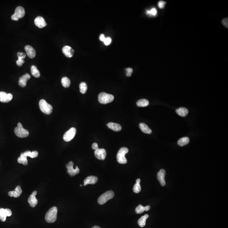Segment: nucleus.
Returning a JSON list of instances; mask_svg holds the SVG:
<instances>
[{
	"label": "nucleus",
	"mask_w": 228,
	"mask_h": 228,
	"mask_svg": "<svg viewBox=\"0 0 228 228\" xmlns=\"http://www.w3.org/2000/svg\"><path fill=\"white\" fill-rule=\"evenodd\" d=\"M166 176V171L165 170L162 169L158 173L157 179L160 182V185L162 186H164L166 185V182L165 180V177Z\"/></svg>",
	"instance_id": "2eb2a0df"
},
{
	"label": "nucleus",
	"mask_w": 228,
	"mask_h": 228,
	"mask_svg": "<svg viewBox=\"0 0 228 228\" xmlns=\"http://www.w3.org/2000/svg\"><path fill=\"white\" fill-rule=\"evenodd\" d=\"M141 190V187L140 184V183H136L133 186V192L135 193H139L140 192Z\"/></svg>",
	"instance_id": "72a5a7b5"
},
{
	"label": "nucleus",
	"mask_w": 228,
	"mask_h": 228,
	"mask_svg": "<svg viewBox=\"0 0 228 228\" xmlns=\"http://www.w3.org/2000/svg\"><path fill=\"white\" fill-rule=\"evenodd\" d=\"M22 193V189L20 186H17L15 190L9 192L8 195L9 196L17 198L21 195Z\"/></svg>",
	"instance_id": "a211bd4d"
},
{
	"label": "nucleus",
	"mask_w": 228,
	"mask_h": 228,
	"mask_svg": "<svg viewBox=\"0 0 228 228\" xmlns=\"http://www.w3.org/2000/svg\"><path fill=\"white\" fill-rule=\"evenodd\" d=\"M62 51H63V53L64 54L65 56L68 58H72L74 56V50L69 46H64L63 48Z\"/></svg>",
	"instance_id": "6ab92c4d"
},
{
	"label": "nucleus",
	"mask_w": 228,
	"mask_h": 228,
	"mask_svg": "<svg viewBox=\"0 0 228 228\" xmlns=\"http://www.w3.org/2000/svg\"><path fill=\"white\" fill-rule=\"evenodd\" d=\"M17 161L19 164H23L25 166L27 165L28 164L27 156L25 155L24 153H21L20 157L18 158Z\"/></svg>",
	"instance_id": "a878e982"
},
{
	"label": "nucleus",
	"mask_w": 228,
	"mask_h": 228,
	"mask_svg": "<svg viewBox=\"0 0 228 228\" xmlns=\"http://www.w3.org/2000/svg\"><path fill=\"white\" fill-rule=\"evenodd\" d=\"M97 181L98 178L96 176H89L84 180V186H86L89 184H95L97 182Z\"/></svg>",
	"instance_id": "aec40b11"
},
{
	"label": "nucleus",
	"mask_w": 228,
	"mask_h": 228,
	"mask_svg": "<svg viewBox=\"0 0 228 228\" xmlns=\"http://www.w3.org/2000/svg\"><path fill=\"white\" fill-rule=\"evenodd\" d=\"M74 163L72 162H70L68 164L66 165V167L67 169L68 173L70 176L73 177L80 172V169L78 166H76L75 169L73 168Z\"/></svg>",
	"instance_id": "6e6552de"
},
{
	"label": "nucleus",
	"mask_w": 228,
	"mask_h": 228,
	"mask_svg": "<svg viewBox=\"0 0 228 228\" xmlns=\"http://www.w3.org/2000/svg\"><path fill=\"white\" fill-rule=\"evenodd\" d=\"M106 38L105 37V35L102 34L100 36L99 40H100L104 42V41L105 40Z\"/></svg>",
	"instance_id": "a19ab883"
},
{
	"label": "nucleus",
	"mask_w": 228,
	"mask_h": 228,
	"mask_svg": "<svg viewBox=\"0 0 228 228\" xmlns=\"http://www.w3.org/2000/svg\"><path fill=\"white\" fill-rule=\"evenodd\" d=\"M107 125L108 128L113 130L114 131H120L122 129L121 126L118 123L110 122L107 124Z\"/></svg>",
	"instance_id": "412c9836"
},
{
	"label": "nucleus",
	"mask_w": 228,
	"mask_h": 228,
	"mask_svg": "<svg viewBox=\"0 0 228 228\" xmlns=\"http://www.w3.org/2000/svg\"><path fill=\"white\" fill-rule=\"evenodd\" d=\"M34 23L36 26L40 28L45 27L47 25L43 17L41 16H38L34 20Z\"/></svg>",
	"instance_id": "dca6fc26"
},
{
	"label": "nucleus",
	"mask_w": 228,
	"mask_h": 228,
	"mask_svg": "<svg viewBox=\"0 0 228 228\" xmlns=\"http://www.w3.org/2000/svg\"><path fill=\"white\" fill-rule=\"evenodd\" d=\"M80 186H81V187H82V185H80Z\"/></svg>",
	"instance_id": "c03bdc74"
},
{
	"label": "nucleus",
	"mask_w": 228,
	"mask_h": 228,
	"mask_svg": "<svg viewBox=\"0 0 228 228\" xmlns=\"http://www.w3.org/2000/svg\"><path fill=\"white\" fill-rule=\"evenodd\" d=\"M92 148L93 149L95 150L99 149L98 144L97 143H93L92 146Z\"/></svg>",
	"instance_id": "ea45409f"
},
{
	"label": "nucleus",
	"mask_w": 228,
	"mask_h": 228,
	"mask_svg": "<svg viewBox=\"0 0 228 228\" xmlns=\"http://www.w3.org/2000/svg\"><path fill=\"white\" fill-rule=\"evenodd\" d=\"M139 127L141 130L142 131L143 133L146 134H151L152 133V131L150 129V128L144 123H141L139 125Z\"/></svg>",
	"instance_id": "5701e85b"
},
{
	"label": "nucleus",
	"mask_w": 228,
	"mask_h": 228,
	"mask_svg": "<svg viewBox=\"0 0 228 228\" xmlns=\"http://www.w3.org/2000/svg\"><path fill=\"white\" fill-rule=\"evenodd\" d=\"M157 11L156 9L155 8H153L151 9L150 11H147V14L148 15H150L156 16V15Z\"/></svg>",
	"instance_id": "f704fd0d"
},
{
	"label": "nucleus",
	"mask_w": 228,
	"mask_h": 228,
	"mask_svg": "<svg viewBox=\"0 0 228 228\" xmlns=\"http://www.w3.org/2000/svg\"><path fill=\"white\" fill-rule=\"evenodd\" d=\"M149 102L146 99L139 100L137 102V105L139 107H146L148 105Z\"/></svg>",
	"instance_id": "c756f323"
},
{
	"label": "nucleus",
	"mask_w": 228,
	"mask_h": 228,
	"mask_svg": "<svg viewBox=\"0 0 228 228\" xmlns=\"http://www.w3.org/2000/svg\"><path fill=\"white\" fill-rule=\"evenodd\" d=\"M61 83L63 87L65 88H68L71 84V81L68 77H64L61 80Z\"/></svg>",
	"instance_id": "7c9ffc66"
},
{
	"label": "nucleus",
	"mask_w": 228,
	"mask_h": 228,
	"mask_svg": "<svg viewBox=\"0 0 228 228\" xmlns=\"http://www.w3.org/2000/svg\"><path fill=\"white\" fill-rule=\"evenodd\" d=\"M31 72L33 76L36 78H39L40 76V71L35 66H32L31 67Z\"/></svg>",
	"instance_id": "c85d7f7f"
},
{
	"label": "nucleus",
	"mask_w": 228,
	"mask_h": 228,
	"mask_svg": "<svg viewBox=\"0 0 228 228\" xmlns=\"http://www.w3.org/2000/svg\"><path fill=\"white\" fill-rule=\"evenodd\" d=\"M176 112L180 116L185 117L188 113V110L186 108L180 107L176 109Z\"/></svg>",
	"instance_id": "393cba45"
},
{
	"label": "nucleus",
	"mask_w": 228,
	"mask_h": 228,
	"mask_svg": "<svg viewBox=\"0 0 228 228\" xmlns=\"http://www.w3.org/2000/svg\"><path fill=\"white\" fill-rule=\"evenodd\" d=\"M24 154L27 156H29L31 158H35L37 157L38 156V152L37 151H34L31 152L30 151H26L24 152Z\"/></svg>",
	"instance_id": "2f4dec72"
},
{
	"label": "nucleus",
	"mask_w": 228,
	"mask_h": 228,
	"mask_svg": "<svg viewBox=\"0 0 228 228\" xmlns=\"http://www.w3.org/2000/svg\"><path fill=\"white\" fill-rule=\"evenodd\" d=\"M92 228H101L100 227H98V226H94V227H93Z\"/></svg>",
	"instance_id": "37998d69"
},
{
	"label": "nucleus",
	"mask_w": 228,
	"mask_h": 228,
	"mask_svg": "<svg viewBox=\"0 0 228 228\" xmlns=\"http://www.w3.org/2000/svg\"><path fill=\"white\" fill-rule=\"evenodd\" d=\"M140 179H137V180H136V183H140Z\"/></svg>",
	"instance_id": "79ce46f5"
},
{
	"label": "nucleus",
	"mask_w": 228,
	"mask_h": 228,
	"mask_svg": "<svg viewBox=\"0 0 228 228\" xmlns=\"http://www.w3.org/2000/svg\"><path fill=\"white\" fill-rule=\"evenodd\" d=\"M129 152V149L125 147L121 148L117 155V162L121 164H125L127 162V159L125 158V155Z\"/></svg>",
	"instance_id": "7ed1b4c3"
},
{
	"label": "nucleus",
	"mask_w": 228,
	"mask_h": 228,
	"mask_svg": "<svg viewBox=\"0 0 228 228\" xmlns=\"http://www.w3.org/2000/svg\"><path fill=\"white\" fill-rule=\"evenodd\" d=\"M76 130L75 128H71L69 130L66 132L64 136V139L65 141H69L74 137L76 134Z\"/></svg>",
	"instance_id": "1a4fd4ad"
},
{
	"label": "nucleus",
	"mask_w": 228,
	"mask_h": 228,
	"mask_svg": "<svg viewBox=\"0 0 228 228\" xmlns=\"http://www.w3.org/2000/svg\"><path fill=\"white\" fill-rule=\"evenodd\" d=\"M12 215V212L10 209H0V220L1 221L5 222L6 221L7 217H10Z\"/></svg>",
	"instance_id": "9d476101"
},
{
	"label": "nucleus",
	"mask_w": 228,
	"mask_h": 228,
	"mask_svg": "<svg viewBox=\"0 0 228 228\" xmlns=\"http://www.w3.org/2000/svg\"><path fill=\"white\" fill-rule=\"evenodd\" d=\"M126 75L127 76H131L132 74L133 73V69L132 68H127V69H126Z\"/></svg>",
	"instance_id": "c9c22d12"
},
{
	"label": "nucleus",
	"mask_w": 228,
	"mask_h": 228,
	"mask_svg": "<svg viewBox=\"0 0 228 228\" xmlns=\"http://www.w3.org/2000/svg\"><path fill=\"white\" fill-rule=\"evenodd\" d=\"M95 156L99 160H104L105 159L107 153L105 149H99L95 150L94 152Z\"/></svg>",
	"instance_id": "f8f14e48"
},
{
	"label": "nucleus",
	"mask_w": 228,
	"mask_h": 228,
	"mask_svg": "<svg viewBox=\"0 0 228 228\" xmlns=\"http://www.w3.org/2000/svg\"><path fill=\"white\" fill-rule=\"evenodd\" d=\"M80 92L82 94H84L87 92L88 86L86 83L82 82L80 84Z\"/></svg>",
	"instance_id": "473e14b6"
},
{
	"label": "nucleus",
	"mask_w": 228,
	"mask_h": 228,
	"mask_svg": "<svg viewBox=\"0 0 228 228\" xmlns=\"http://www.w3.org/2000/svg\"><path fill=\"white\" fill-rule=\"evenodd\" d=\"M114 99V97L113 95L105 92L99 93L98 96V100L99 103L104 105L111 103L113 101Z\"/></svg>",
	"instance_id": "f03ea898"
},
{
	"label": "nucleus",
	"mask_w": 228,
	"mask_h": 228,
	"mask_svg": "<svg viewBox=\"0 0 228 228\" xmlns=\"http://www.w3.org/2000/svg\"><path fill=\"white\" fill-rule=\"evenodd\" d=\"M111 42H112V39L110 37H107V38H106L105 40L104 41V42L105 45L108 46V45L110 44Z\"/></svg>",
	"instance_id": "e433bc0d"
},
{
	"label": "nucleus",
	"mask_w": 228,
	"mask_h": 228,
	"mask_svg": "<svg viewBox=\"0 0 228 228\" xmlns=\"http://www.w3.org/2000/svg\"><path fill=\"white\" fill-rule=\"evenodd\" d=\"M25 11L23 7H18L15 10V14L11 16V18L12 20L18 21L19 19L22 18L24 16Z\"/></svg>",
	"instance_id": "0eeeda50"
},
{
	"label": "nucleus",
	"mask_w": 228,
	"mask_h": 228,
	"mask_svg": "<svg viewBox=\"0 0 228 228\" xmlns=\"http://www.w3.org/2000/svg\"><path fill=\"white\" fill-rule=\"evenodd\" d=\"M14 131L16 136L20 138L26 137L29 134V131L24 129L22 124L20 123L17 124V126L15 128Z\"/></svg>",
	"instance_id": "39448f33"
},
{
	"label": "nucleus",
	"mask_w": 228,
	"mask_h": 228,
	"mask_svg": "<svg viewBox=\"0 0 228 228\" xmlns=\"http://www.w3.org/2000/svg\"><path fill=\"white\" fill-rule=\"evenodd\" d=\"M13 96L11 93H7L4 92H0V101L3 103H8L12 100Z\"/></svg>",
	"instance_id": "9b49d317"
},
{
	"label": "nucleus",
	"mask_w": 228,
	"mask_h": 228,
	"mask_svg": "<svg viewBox=\"0 0 228 228\" xmlns=\"http://www.w3.org/2000/svg\"><path fill=\"white\" fill-rule=\"evenodd\" d=\"M25 50L27 56L30 58H34L36 56V52L34 49L30 45L25 46Z\"/></svg>",
	"instance_id": "f3484780"
},
{
	"label": "nucleus",
	"mask_w": 228,
	"mask_h": 228,
	"mask_svg": "<svg viewBox=\"0 0 228 228\" xmlns=\"http://www.w3.org/2000/svg\"><path fill=\"white\" fill-rule=\"evenodd\" d=\"M114 196V193L112 190L107 191L100 196L98 198V203L100 205H103L105 204L108 200L112 199Z\"/></svg>",
	"instance_id": "423d86ee"
},
{
	"label": "nucleus",
	"mask_w": 228,
	"mask_h": 228,
	"mask_svg": "<svg viewBox=\"0 0 228 228\" xmlns=\"http://www.w3.org/2000/svg\"><path fill=\"white\" fill-rule=\"evenodd\" d=\"M190 140L188 137H184L180 139L178 141V145L182 147L184 146H186L189 142Z\"/></svg>",
	"instance_id": "cd10ccee"
},
{
	"label": "nucleus",
	"mask_w": 228,
	"mask_h": 228,
	"mask_svg": "<svg viewBox=\"0 0 228 228\" xmlns=\"http://www.w3.org/2000/svg\"><path fill=\"white\" fill-rule=\"evenodd\" d=\"M150 209V207L148 205L146 207H144L142 205H139L137 207V208L135 209L136 213L137 214H141L145 211H149Z\"/></svg>",
	"instance_id": "b1692460"
},
{
	"label": "nucleus",
	"mask_w": 228,
	"mask_h": 228,
	"mask_svg": "<svg viewBox=\"0 0 228 228\" xmlns=\"http://www.w3.org/2000/svg\"><path fill=\"white\" fill-rule=\"evenodd\" d=\"M228 18H225L222 20V23L223 25L225 26L226 27H227V28H228Z\"/></svg>",
	"instance_id": "58836bf2"
},
{
	"label": "nucleus",
	"mask_w": 228,
	"mask_h": 228,
	"mask_svg": "<svg viewBox=\"0 0 228 228\" xmlns=\"http://www.w3.org/2000/svg\"><path fill=\"white\" fill-rule=\"evenodd\" d=\"M39 106L41 111L46 115H50L52 113L53 108L44 99H41L39 102Z\"/></svg>",
	"instance_id": "20e7f679"
},
{
	"label": "nucleus",
	"mask_w": 228,
	"mask_h": 228,
	"mask_svg": "<svg viewBox=\"0 0 228 228\" xmlns=\"http://www.w3.org/2000/svg\"><path fill=\"white\" fill-rule=\"evenodd\" d=\"M31 76L29 74H25L19 77L18 84L22 88H24L27 85V82L31 79Z\"/></svg>",
	"instance_id": "ddd939ff"
},
{
	"label": "nucleus",
	"mask_w": 228,
	"mask_h": 228,
	"mask_svg": "<svg viewBox=\"0 0 228 228\" xmlns=\"http://www.w3.org/2000/svg\"><path fill=\"white\" fill-rule=\"evenodd\" d=\"M36 194H37V191L35 190L33 191L32 194L28 198V203L32 207H35L38 204V200L36 197Z\"/></svg>",
	"instance_id": "4468645a"
},
{
	"label": "nucleus",
	"mask_w": 228,
	"mask_h": 228,
	"mask_svg": "<svg viewBox=\"0 0 228 228\" xmlns=\"http://www.w3.org/2000/svg\"><path fill=\"white\" fill-rule=\"evenodd\" d=\"M166 3V2L163 1H160L158 3V6L160 9H163L164 7L165 4Z\"/></svg>",
	"instance_id": "4c0bfd02"
},
{
	"label": "nucleus",
	"mask_w": 228,
	"mask_h": 228,
	"mask_svg": "<svg viewBox=\"0 0 228 228\" xmlns=\"http://www.w3.org/2000/svg\"><path fill=\"white\" fill-rule=\"evenodd\" d=\"M17 55L18 58V59L16 61L17 65L19 66H21L24 64V59L26 57L25 54L23 52H18Z\"/></svg>",
	"instance_id": "4be33fe9"
},
{
	"label": "nucleus",
	"mask_w": 228,
	"mask_h": 228,
	"mask_svg": "<svg viewBox=\"0 0 228 228\" xmlns=\"http://www.w3.org/2000/svg\"><path fill=\"white\" fill-rule=\"evenodd\" d=\"M149 217L148 215L146 214L142 216L138 221V224L141 227H143L146 226V221Z\"/></svg>",
	"instance_id": "bb28decb"
},
{
	"label": "nucleus",
	"mask_w": 228,
	"mask_h": 228,
	"mask_svg": "<svg viewBox=\"0 0 228 228\" xmlns=\"http://www.w3.org/2000/svg\"><path fill=\"white\" fill-rule=\"evenodd\" d=\"M58 209L56 207L51 208L46 213L45 219L46 221L48 223H53L57 219Z\"/></svg>",
	"instance_id": "f257e3e1"
}]
</instances>
